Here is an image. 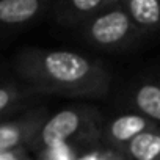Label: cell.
I'll return each mask as SVG.
<instances>
[{
    "instance_id": "obj_6",
    "label": "cell",
    "mask_w": 160,
    "mask_h": 160,
    "mask_svg": "<svg viewBox=\"0 0 160 160\" xmlns=\"http://www.w3.org/2000/svg\"><path fill=\"white\" fill-rule=\"evenodd\" d=\"M118 2L119 0H53L49 18L60 28L78 30Z\"/></svg>"
},
{
    "instance_id": "obj_15",
    "label": "cell",
    "mask_w": 160,
    "mask_h": 160,
    "mask_svg": "<svg viewBox=\"0 0 160 160\" xmlns=\"http://www.w3.org/2000/svg\"><path fill=\"white\" fill-rule=\"evenodd\" d=\"M36 160H44V158H36Z\"/></svg>"
},
{
    "instance_id": "obj_10",
    "label": "cell",
    "mask_w": 160,
    "mask_h": 160,
    "mask_svg": "<svg viewBox=\"0 0 160 160\" xmlns=\"http://www.w3.org/2000/svg\"><path fill=\"white\" fill-rule=\"evenodd\" d=\"M121 152L127 160H160V126L132 140Z\"/></svg>"
},
{
    "instance_id": "obj_11",
    "label": "cell",
    "mask_w": 160,
    "mask_h": 160,
    "mask_svg": "<svg viewBox=\"0 0 160 160\" xmlns=\"http://www.w3.org/2000/svg\"><path fill=\"white\" fill-rule=\"evenodd\" d=\"M32 96L35 94L25 85L16 82H2L0 83V119H7V116L19 110Z\"/></svg>"
},
{
    "instance_id": "obj_3",
    "label": "cell",
    "mask_w": 160,
    "mask_h": 160,
    "mask_svg": "<svg viewBox=\"0 0 160 160\" xmlns=\"http://www.w3.org/2000/svg\"><path fill=\"white\" fill-rule=\"evenodd\" d=\"M75 35L83 44L107 53L130 52L146 39L119 2L75 30Z\"/></svg>"
},
{
    "instance_id": "obj_13",
    "label": "cell",
    "mask_w": 160,
    "mask_h": 160,
    "mask_svg": "<svg viewBox=\"0 0 160 160\" xmlns=\"http://www.w3.org/2000/svg\"><path fill=\"white\" fill-rule=\"evenodd\" d=\"M77 160H127L121 151L108 148L105 144H98L88 149H83Z\"/></svg>"
},
{
    "instance_id": "obj_4",
    "label": "cell",
    "mask_w": 160,
    "mask_h": 160,
    "mask_svg": "<svg viewBox=\"0 0 160 160\" xmlns=\"http://www.w3.org/2000/svg\"><path fill=\"white\" fill-rule=\"evenodd\" d=\"M49 118L44 107H33L11 119L0 122V152L27 149L32 146L39 129Z\"/></svg>"
},
{
    "instance_id": "obj_16",
    "label": "cell",
    "mask_w": 160,
    "mask_h": 160,
    "mask_svg": "<svg viewBox=\"0 0 160 160\" xmlns=\"http://www.w3.org/2000/svg\"><path fill=\"white\" fill-rule=\"evenodd\" d=\"M2 121H3V119H0V122H2Z\"/></svg>"
},
{
    "instance_id": "obj_8",
    "label": "cell",
    "mask_w": 160,
    "mask_h": 160,
    "mask_svg": "<svg viewBox=\"0 0 160 160\" xmlns=\"http://www.w3.org/2000/svg\"><path fill=\"white\" fill-rule=\"evenodd\" d=\"M119 3L144 38L160 33V0H119Z\"/></svg>"
},
{
    "instance_id": "obj_14",
    "label": "cell",
    "mask_w": 160,
    "mask_h": 160,
    "mask_svg": "<svg viewBox=\"0 0 160 160\" xmlns=\"http://www.w3.org/2000/svg\"><path fill=\"white\" fill-rule=\"evenodd\" d=\"M0 160H33L30 157V152L27 149H14L0 152Z\"/></svg>"
},
{
    "instance_id": "obj_12",
    "label": "cell",
    "mask_w": 160,
    "mask_h": 160,
    "mask_svg": "<svg viewBox=\"0 0 160 160\" xmlns=\"http://www.w3.org/2000/svg\"><path fill=\"white\" fill-rule=\"evenodd\" d=\"M83 151V148H80L77 144L71 143H61L50 146L44 149L41 154L36 155V158H44V160H77L80 152Z\"/></svg>"
},
{
    "instance_id": "obj_5",
    "label": "cell",
    "mask_w": 160,
    "mask_h": 160,
    "mask_svg": "<svg viewBox=\"0 0 160 160\" xmlns=\"http://www.w3.org/2000/svg\"><path fill=\"white\" fill-rule=\"evenodd\" d=\"M53 0H0V35L24 32L50 16Z\"/></svg>"
},
{
    "instance_id": "obj_7",
    "label": "cell",
    "mask_w": 160,
    "mask_h": 160,
    "mask_svg": "<svg viewBox=\"0 0 160 160\" xmlns=\"http://www.w3.org/2000/svg\"><path fill=\"white\" fill-rule=\"evenodd\" d=\"M158 127L157 122L151 121L149 118L137 113V112H126L119 113L107 121L102 126V144L121 151L127 146L132 140L143 135L148 130Z\"/></svg>"
},
{
    "instance_id": "obj_1",
    "label": "cell",
    "mask_w": 160,
    "mask_h": 160,
    "mask_svg": "<svg viewBox=\"0 0 160 160\" xmlns=\"http://www.w3.org/2000/svg\"><path fill=\"white\" fill-rule=\"evenodd\" d=\"M13 69L33 94L101 101L112 88L102 61L66 49L22 47L13 58Z\"/></svg>"
},
{
    "instance_id": "obj_9",
    "label": "cell",
    "mask_w": 160,
    "mask_h": 160,
    "mask_svg": "<svg viewBox=\"0 0 160 160\" xmlns=\"http://www.w3.org/2000/svg\"><path fill=\"white\" fill-rule=\"evenodd\" d=\"M129 105L137 112L160 126V82L143 80L130 90Z\"/></svg>"
},
{
    "instance_id": "obj_2",
    "label": "cell",
    "mask_w": 160,
    "mask_h": 160,
    "mask_svg": "<svg viewBox=\"0 0 160 160\" xmlns=\"http://www.w3.org/2000/svg\"><path fill=\"white\" fill-rule=\"evenodd\" d=\"M104 121L101 112L91 105L61 108L46 119L28 148V152L38 155L44 149L61 143L77 144L83 149L102 144Z\"/></svg>"
}]
</instances>
